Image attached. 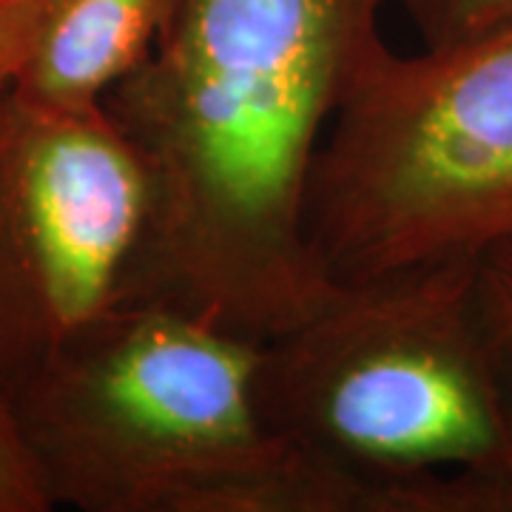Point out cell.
Instances as JSON below:
<instances>
[{
  "label": "cell",
  "instance_id": "cell-1",
  "mask_svg": "<svg viewBox=\"0 0 512 512\" xmlns=\"http://www.w3.org/2000/svg\"><path fill=\"white\" fill-rule=\"evenodd\" d=\"M396 0H183L103 109L151 208L123 299L265 342L336 291L308 237L319 148ZM120 299V302H123Z\"/></svg>",
  "mask_w": 512,
  "mask_h": 512
},
{
  "label": "cell",
  "instance_id": "cell-2",
  "mask_svg": "<svg viewBox=\"0 0 512 512\" xmlns=\"http://www.w3.org/2000/svg\"><path fill=\"white\" fill-rule=\"evenodd\" d=\"M478 259L336 282L259 345L256 404L348 512H512V436L476 302Z\"/></svg>",
  "mask_w": 512,
  "mask_h": 512
},
{
  "label": "cell",
  "instance_id": "cell-3",
  "mask_svg": "<svg viewBox=\"0 0 512 512\" xmlns=\"http://www.w3.org/2000/svg\"><path fill=\"white\" fill-rule=\"evenodd\" d=\"M259 345L123 299L6 402L55 504L86 512H342L325 473L271 436Z\"/></svg>",
  "mask_w": 512,
  "mask_h": 512
},
{
  "label": "cell",
  "instance_id": "cell-4",
  "mask_svg": "<svg viewBox=\"0 0 512 512\" xmlns=\"http://www.w3.org/2000/svg\"><path fill=\"white\" fill-rule=\"evenodd\" d=\"M308 237L333 282L512 248V18L367 63L319 148Z\"/></svg>",
  "mask_w": 512,
  "mask_h": 512
},
{
  "label": "cell",
  "instance_id": "cell-5",
  "mask_svg": "<svg viewBox=\"0 0 512 512\" xmlns=\"http://www.w3.org/2000/svg\"><path fill=\"white\" fill-rule=\"evenodd\" d=\"M151 185L106 109L0 86V393L35 376L126 291Z\"/></svg>",
  "mask_w": 512,
  "mask_h": 512
},
{
  "label": "cell",
  "instance_id": "cell-6",
  "mask_svg": "<svg viewBox=\"0 0 512 512\" xmlns=\"http://www.w3.org/2000/svg\"><path fill=\"white\" fill-rule=\"evenodd\" d=\"M180 3L60 0L12 86L52 109H103L111 89L157 49Z\"/></svg>",
  "mask_w": 512,
  "mask_h": 512
},
{
  "label": "cell",
  "instance_id": "cell-7",
  "mask_svg": "<svg viewBox=\"0 0 512 512\" xmlns=\"http://www.w3.org/2000/svg\"><path fill=\"white\" fill-rule=\"evenodd\" d=\"M476 302L512 436V248H501L478 259Z\"/></svg>",
  "mask_w": 512,
  "mask_h": 512
},
{
  "label": "cell",
  "instance_id": "cell-8",
  "mask_svg": "<svg viewBox=\"0 0 512 512\" xmlns=\"http://www.w3.org/2000/svg\"><path fill=\"white\" fill-rule=\"evenodd\" d=\"M424 46L450 43L512 18V0H396Z\"/></svg>",
  "mask_w": 512,
  "mask_h": 512
},
{
  "label": "cell",
  "instance_id": "cell-9",
  "mask_svg": "<svg viewBox=\"0 0 512 512\" xmlns=\"http://www.w3.org/2000/svg\"><path fill=\"white\" fill-rule=\"evenodd\" d=\"M52 510V498L26 444L20 439L15 416L6 396L0 393V512H46Z\"/></svg>",
  "mask_w": 512,
  "mask_h": 512
},
{
  "label": "cell",
  "instance_id": "cell-10",
  "mask_svg": "<svg viewBox=\"0 0 512 512\" xmlns=\"http://www.w3.org/2000/svg\"><path fill=\"white\" fill-rule=\"evenodd\" d=\"M60 0H0V86L32 55Z\"/></svg>",
  "mask_w": 512,
  "mask_h": 512
}]
</instances>
